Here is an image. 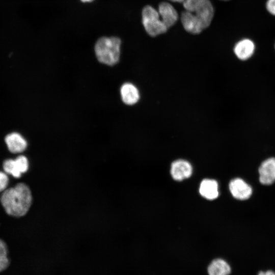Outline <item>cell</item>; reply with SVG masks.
I'll list each match as a JSON object with an SVG mask.
<instances>
[{"label": "cell", "instance_id": "277c9868", "mask_svg": "<svg viewBox=\"0 0 275 275\" xmlns=\"http://www.w3.org/2000/svg\"><path fill=\"white\" fill-rule=\"evenodd\" d=\"M142 18L146 32L151 37H156L165 33L168 30L164 24L158 11L150 5L143 8Z\"/></svg>", "mask_w": 275, "mask_h": 275}, {"label": "cell", "instance_id": "d6986e66", "mask_svg": "<svg viewBox=\"0 0 275 275\" xmlns=\"http://www.w3.org/2000/svg\"><path fill=\"white\" fill-rule=\"evenodd\" d=\"M173 2L183 3L185 0H169Z\"/></svg>", "mask_w": 275, "mask_h": 275}, {"label": "cell", "instance_id": "4fadbf2b", "mask_svg": "<svg viewBox=\"0 0 275 275\" xmlns=\"http://www.w3.org/2000/svg\"><path fill=\"white\" fill-rule=\"evenodd\" d=\"M255 45L251 40L245 39L239 41L235 46L234 51L236 57L241 60H246L253 54Z\"/></svg>", "mask_w": 275, "mask_h": 275}, {"label": "cell", "instance_id": "44dd1931", "mask_svg": "<svg viewBox=\"0 0 275 275\" xmlns=\"http://www.w3.org/2000/svg\"><path fill=\"white\" fill-rule=\"evenodd\" d=\"M222 1H229V0H222Z\"/></svg>", "mask_w": 275, "mask_h": 275}, {"label": "cell", "instance_id": "30bf717a", "mask_svg": "<svg viewBox=\"0 0 275 275\" xmlns=\"http://www.w3.org/2000/svg\"><path fill=\"white\" fill-rule=\"evenodd\" d=\"M158 12L164 24L168 29L174 25L178 20L177 12L173 6L168 2H163L159 4Z\"/></svg>", "mask_w": 275, "mask_h": 275}, {"label": "cell", "instance_id": "ac0fdd59", "mask_svg": "<svg viewBox=\"0 0 275 275\" xmlns=\"http://www.w3.org/2000/svg\"><path fill=\"white\" fill-rule=\"evenodd\" d=\"M256 275H275V271L272 269L261 270Z\"/></svg>", "mask_w": 275, "mask_h": 275}, {"label": "cell", "instance_id": "6da1fadb", "mask_svg": "<svg viewBox=\"0 0 275 275\" xmlns=\"http://www.w3.org/2000/svg\"><path fill=\"white\" fill-rule=\"evenodd\" d=\"M183 6L181 21L186 32L199 34L210 25L214 8L209 0H185Z\"/></svg>", "mask_w": 275, "mask_h": 275}, {"label": "cell", "instance_id": "ffe728a7", "mask_svg": "<svg viewBox=\"0 0 275 275\" xmlns=\"http://www.w3.org/2000/svg\"><path fill=\"white\" fill-rule=\"evenodd\" d=\"M80 1L82 2L85 3V2H90L93 0H80Z\"/></svg>", "mask_w": 275, "mask_h": 275}, {"label": "cell", "instance_id": "5bb4252c", "mask_svg": "<svg viewBox=\"0 0 275 275\" xmlns=\"http://www.w3.org/2000/svg\"><path fill=\"white\" fill-rule=\"evenodd\" d=\"M199 192L205 198L208 200H214L218 196V183L213 179H204L200 184Z\"/></svg>", "mask_w": 275, "mask_h": 275}, {"label": "cell", "instance_id": "3957f363", "mask_svg": "<svg viewBox=\"0 0 275 275\" xmlns=\"http://www.w3.org/2000/svg\"><path fill=\"white\" fill-rule=\"evenodd\" d=\"M121 39L117 37H102L95 45V52L98 60L101 63L113 66L119 60Z\"/></svg>", "mask_w": 275, "mask_h": 275}, {"label": "cell", "instance_id": "8fae6325", "mask_svg": "<svg viewBox=\"0 0 275 275\" xmlns=\"http://www.w3.org/2000/svg\"><path fill=\"white\" fill-rule=\"evenodd\" d=\"M8 150L13 153H19L24 151L27 147L24 138L17 132L8 134L5 139Z\"/></svg>", "mask_w": 275, "mask_h": 275}, {"label": "cell", "instance_id": "ba28073f", "mask_svg": "<svg viewBox=\"0 0 275 275\" xmlns=\"http://www.w3.org/2000/svg\"><path fill=\"white\" fill-rule=\"evenodd\" d=\"M259 180L264 185H270L275 181V158L264 160L259 168Z\"/></svg>", "mask_w": 275, "mask_h": 275}, {"label": "cell", "instance_id": "2e32d148", "mask_svg": "<svg viewBox=\"0 0 275 275\" xmlns=\"http://www.w3.org/2000/svg\"><path fill=\"white\" fill-rule=\"evenodd\" d=\"M9 183V178L5 172L0 171V192L6 189Z\"/></svg>", "mask_w": 275, "mask_h": 275}, {"label": "cell", "instance_id": "7c38bea8", "mask_svg": "<svg viewBox=\"0 0 275 275\" xmlns=\"http://www.w3.org/2000/svg\"><path fill=\"white\" fill-rule=\"evenodd\" d=\"M120 94L123 102L127 105L135 104L140 98L137 88L132 84L126 82L121 87Z\"/></svg>", "mask_w": 275, "mask_h": 275}, {"label": "cell", "instance_id": "5b68a950", "mask_svg": "<svg viewBox=\"0 0 275 275\" xmlns=\"http://www.w3.org/2000/svg\"><path fill=\"white\" fill-rule=\"evenodd\" d=\"M5 173L15 178H19L22 174L26 172L29 168V161L23 155H20L15 159L5 160L3 164Z\"/></svg>", "mask_w": 275, "mask_h": 275}, {"label": "cell", "instance_id": "9c48e42d", "mask_svg": "<svg viewBox=\"0 0 275 275\" xmlns=\"http://www.w3.org/2000/svg\"><path fill=\"white\" fill-rule=\"evenodd\" d=\"M170 172L174 179L181 181L191 176L193 169L189 162L183 159H178L172 162Z\"/></svg>", "mask_w": 275, "mask_h": 275}, {"label": "cell", "instance_id": "7a4b0ae2", "mask_svg": "<svg viewBox=\"0 0 275 275\" xmlns=\"http://www.w3.org/2000/svg\"><path fill=\"white\" fill-rule=\"evenodd\" d=\"M0 201L8 214L21 217L29 210L32 202V196L29 186L23 183H19L5 190Z\"/></svg>", "mask_w": 275, "mask_h": 275}, {"label": "cell", "instance_id": "e0dca14e", "mask_svg": "<svg viewBox=\"0 0 275 275\" xmlns=\"http://www.w3.org/2000/svg\"><path fill=\"white\" fill-rule=\"evenodd\" d=\"M266 9L270 14L275 15V0H268Z\"/></svg>", "mask_w": 275, "mask_h": 275}, {"label": "cell", "instance_id": "9a60e30c", "mask_svg": "<svg viewBox=\"0 0 275 275\" xmlns=\"http://www.w3.org/2000/svg\"><path fill=\"white\" fill-rule=\"evenodd\" d=\"M8 249L5 242L0 239V271L5 269L9 265L7 257Z\"/></svg>", "mask_w": 275, "mask_h": 275}, {"label": "cell", "instance_id": "8992f818", "mask_svg": "<svg viewBox=\"0 0 275 275\" xmlns=\"http://www.w3.org/2000/svg\"><path fill=\"white\" fill-rule=\"evenodd\" d=\"M229 189L235 199L240 200L249 199L252 194V187L243 180L238 178L230 181Z\"/></svg>", "mask_w": 275, "mask_h": 275}, {"label": "cell", "instance_id": "52a82bcc", "mask_svg": "<svg viewBox=\"0 0 275 275\" xmlns=\"http://www.w3.org/2000/svg\"><path fill=\"white\" fill-rule=\"evenodd\" d=\"M206 271L208 275H230L232 269L230 263L222 257L212 259L208 264Z\"/></svg>", "mask_w": 275, "mask_h": 275}]
</instances>
